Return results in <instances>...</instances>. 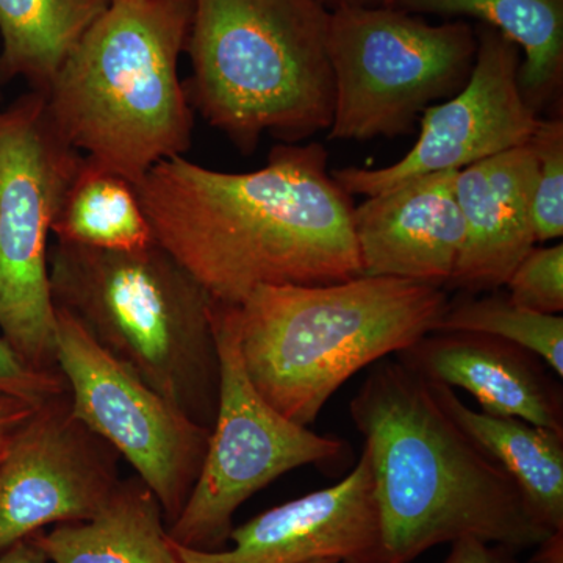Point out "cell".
Segmentation results:
<instances>
[{
	"label": "cell",
	"mask_w": 563,
	"mask_h": 563,
	"mask_svg": "<svg viewBox=\"0 0 563 563\" xmlns=\"http://www.w3.org/2000/svg\"><path fill=\"white\" fill-rule=\"evenodd\" d=\"M313 563H346V562H340V561H321V562H313Z\"/></svg>",
	"instance_id": "obj_31"
},
{
	"label": "cell",
	"mask_w": 563,
	"mask_h": 563,
	"mask_svg": "<svg viewBox=\"0 0 563 563\" xmlns=\"http://www.w3.org/2000/svg\"><path fill=\"white\" fill-rule=\"evenodd\" d=\"M232 548L198 551L174 542L185 563H385L372 466L362 453L339 484L257 515L231 533Z\"/></svg>",
	"instance_id": "obj_13"
},
{
	"label": "cell",
	"mask_w": 563,
	"mask_h": 563,
	"mask_svg": "<svg viewBox=\"0 0 563 563\" xmlns=\"http://www.w3.org/2000/svg\"><path fill=\"white\" fill-rule=\"evenodd\" d=\"M329 10L342 9V7H390L391 0H320Z\"/></svg>",
	"instance_id": "obj_30"
},
{
	"label": "cell",
	"mask_w": 563,
	"mask_h": 563,
	"mask_svg": "<svg viewBox=\"0 0 563 563\" xmlns=\"http://www.w3.org/2000/svg\"><path fill=\"white\" fill-rule=\"evenodd\" d=\"M429 385L444 412L512 477L537 521L550 532L563 529V433L520 418L476 412L454 388Z\"/></svg>",
	"instance_id": "obj_18"
},
{
	"label": "cell",
	"mask_w": 563,
	"mask_h": 563,
	"mask_svg": "<svg viewBox=\"0 0 563 563\" xmlns=\"http://www.w3.org/2000/svg\"><path fill=\"white\" fill-rule=\"evenodd\" d=\"M3 453H5V446L0 448V461H2Z\"/></svg>",
	"instance_id": "obj_32"
},
{
	"label": "cell",
	"mask_w": 563,
	"mask_h": 563,
	"mask_svg": "<svg viewBox=\"0 0 563 563\" xmlns=\"http://www.w3.org/2000/svg\"><path fill=\"white\" fill-rule=\"evenodd\" d=\"M455 174L417 177L355 207L363 276L448 287L463 243Z\"/></svg>",
	"instance_id": "obj_14"
},
{
	"label": "cell",
	"mask_w": 563,
	"mask_h": 563,
	"mask_svg": "<svg viewBox=\"0 0 563 563\" xmlns=\"http://www.w3.org/2000/svg\"><path fill=\"white\" fill-rule=\"evenodd\" d=\"M191 13L192 0H110L44 91L70 146L135 187L191 146L179 77Z\"/></svg>",
	"instance_id": "obj_4"
},
{
	"label": "cell",
	"mask_w": 563,
	"mask_h": 563,
	"mask_svg": "<svg viewBox=\"0 0 563 563\" xmlns=\"http://www.w3.org/2000/svg\"><path fill=\"white\" fill-rule=\"evenodd\" d=\"M110 0H0V81L49 90L63 63Z\"/></svg>",
	"instance_id": "obj_20"
},
{
	"label": "cell",
	"mask_w": 563,
	"mask_h": 563,
	"mask_svg": "<svg viewBox=\"0 0 563 563\" xmlns=\"http://www.w3.org/2000/svg\"><path fill=\"white\" fill-rule=\"evenodd\" d=\"M517 551L501 544L485 543L476 537H465L451 543V551L443 563H518Z\"/></svg>",
	"instance_id": "obj_26"
},
{
	"label": "cell",
	"mask_w": 563,
	"mask_h": 563,
	"mask_svg": "<svg viewBox=\"0 0 563 563\" xmlns=\"http://www.w3.org/2000/svg\"><path fill=\"white\" fill-rule=\"evenodd\" d=\"M435 331L485 333L533 352L563 377V317L518 306L509 295L492 291L483 298L451 302Z\"/></svg>",
	"instance_id": "obj_22"
},
{
	"label": "cell",
	"mask_w": 563,
	"mask_h": 563,
	"mask_svg": "<svg viewBox=\"0 0 563 563\" xmlns=\"http://www.w3.org/2000/svg\"><path fill=\"white\" fill-rule=\"evenodd\" d=\"M0 563H51L46 553L33 537L22 539L20 542L0 550Z\"/></svg>",
	"instance_id": "obj_28"
},
{
	"label": "cell",
	"mask_w": 563,
	"mask_h": 563,
	"mask_svg": "<svg viewBox=\"0 0 563 563\" xmlns=\"http://www.w3.org/2000/svg\"><path fill=\"white\" fill-rule=\"evenodd\" d=\"M51 563H185L154 493L139 476L122 479L88 521L33 533Z\"/></svg>",
	"instance_id": "obj_17"
},
{
	"label": "cell",
	"mask_w": 563,
	"mask_h": 563,
	"mask_svg": "<svg viewBox=\"0 0 563 563\" xmlns=\"http://www.w3.org/2000/svg\"><path fill=\"white\" fill-rule=\"evenodd\" d=\"M409 13L474 18L514 41L523 54L520 90L537 113L563 84V0H391Z\"/></svg>",
	"instance_id": "obj_19"
},
{
	"label": "cell",
	"mask_w": 563,
	"mask_h": 563,
	"mask_svg": "<svg viewBox=\"0 0 563 563\" xmlns=\"http://www.w3.org/2000/svg\"><path fill=\"white\" fill-rule=\"evenodd\" d=\"M331 18L320 0H192L184 81L192 110L243 154L265 135L301 143L329 131Z\"/></svg>",
	"instance_id": "obj_5"
},
{
	"label": "cell",
	"mask_w": 563,
	"mask_h": 563,
	"mask_svg": "<svg viewBox=\"0 0 563 563\" xmlns=\"http://www.w3.org/2000/svg\"><path fill=\"white\" fill-rule=\"evenodd\" d=\"M211 321L221 365L217 420L190 498L168 526L173 542L198 551L228 547L236 510L255 493L292 470L336 462L347 450L342 440L318 435L265 401L244 368L224 303L211 301Z\"/></svg>",
	"instance_id": "obj_9"
},
{
	"label": "cell",
	"mask_w": 563,
	"mask_h": 563,
	"mask_svg": "<svg viewBox=\"0 0 563 563\" xmlns=\"http://www.w3.org/2000/svg\"><path fill=\"white\" fill-rule=\"evenodd\" d=\"M529 144L537 158L533 231L547 243L563 235V121L540 120Z\"/></svg>",
	"instance_id": "obj_23"
},
{
	"label": "cell",
	"mask_w": 563,
	"mask_h": 563,
	"mask_svg": "<svg viewBox=\"0 0 563 563\" xmlns=\"http://www.w3.org/2000/svg\"><path fill=\"white\" fill-rule=\"evenodd\" d=\"M476 62L457 95L421 114L412 150L380 169L343 168L332 177L351 196L383 195L428 174L461 172L493 155L528 144L540 118L520 90V47L487 24L474 27Z\"/></svg>",
	"instance_id": "obj_11"
},
{
	"label": "cell",
	"mask_w": 563,
	"mask_h": 563,
	"mask_svg": "<svg viewBox=\"0 0 563 563\" xmlns=\"http://www.w3.org/2000/svg\"><path fill=\"white\" fill-rule=\"evenodd\" d=\"M350 415L365 437L385 563L465 537L520 551L550 536L512 477L401 362L369 366Z\"/></svg>",
	"instance_id": "obj_2"
},
{
	"label": "cell",
	"mask_w": 563,
	"mask_h": 563,
	"mask_svg": "<svg viewBox=\"0 0 563 563\" xmlns=\"http://www.w3.org/2000/svg\"><path fill=\"white\" fill-rule=\"evenodd\" d=\"M60 243L132 252L155 242L135 185L85 157L52 224Z\"/></svg>",
	"instance_id": "obj_21"
},
{
	"label": "cell",
	"mask_w": 563,
	"mask_h": 563,
	"mask_svg": "<svg viewBox=\"0 0 563 563\" xmlns=\"http://www.w3.org/2000/svg\"><path fill=\"white\" fill-rule=\"evenodd\" d=\"M504 287L518 306L536 312L561 314L563 312V244L533 247L518 263Z\"/></svg>",
	"instance_id": "obj_24"
},
{
	"label": "cell",
	"mask_w": 563,
	"mask_h": 563,
	"mask_svg": "<svg viewBox=\"0 0 563 563\" xmlns=\"http://www.w3.org/2000/svg\"><path fill=\"white\" fill-rule=\"evenodd\" d=\"M68 393L60 369L35 368L0 333V396L40 407Z\"/></svg>",
	"instance_id": "obj_25"
},
{
	"label": "cell",
	"mask_w": 563,
	"mask_h": 563,
	"mask_svg": "<svg viewBox=\"0 0 563 563\" xmlns=\"http://www.w3.org/2000/svg\"><path fill=\"white\" fill-rule=\"evenodd\" d=\"M412 563H415V562H412Z\"/></svg>",
	"instance_id": "obj_34"
},
{
	"label": "cell",
	"mask_w": 563,
	"mask_h": 563,
	"mask_svg": "<svg viewBox=\"0 0 563 563\" xmlns=\"http://www.w3.org/2000/svg\"><path fill=\"white\" fill-rule=\"evenodd\" d=\"M136 192L155 242L211 301L235 306L261 287L363 276L352 196L328 172L320 143H282L251 173L169 158Z\"/></svg>",
	"instance_id": "obj_1"
},
{
	"label": "cell",
	"mask_w": 563,
	"mask_h": 563,
	"mask_svg": "<svg viewBox=\"0 0 563 563\" xmlns=\"http://www.w3.org/2000/svg\"><path fill=\"white\" fill-rule=\"evenodd\" d=\"M396 361L429 383L468 391L485 413L563 433L561 377L518 344L485 333L433 331Z\"/></svg>",
	"instance_id": "obj_15"
},
{
	"label": "cell",
	"mask_w": 563,
	"mask_h": 563,
	"mask_svg": "<svg viewBox=\"0 0 563 563\" xmlns=\"http://www.w3.org/2000/svg\"><path fill=\"white\" fill-rule=\"evenodd\" d=\"M121 459L74 413L69 393L36 407L0 461V550L95 518L120 487Z\"/></svg>",
	"instance_id": "obj_12"
},
{
	"label": "cell",
	"mask_w": 563,
	"mask_h": 563,
	"mask_svg": "<svg viewBox=\"0 0 563 563\" xmlns=\"http://www.w3.org/2000/svg\"><path fill=\"white\" fill-rule=\"evenodd\" d=\"M52 302L192 421L213 428L221 365L211 298L154 242L132 252L55 242Z\"/></svg>",
	"instance_id": "obj_6"
},
{
	"label": "cell",
	"mask_w": 563,
	"mask_h": 563,
	"mask_svg": "<svg viewBox=\"0 0 563 563\" xmlns=\"http://www.w3.org/2000/svg\"><path fill=\"white\" fill-rule=\"evenodd\" d=\"M476 52L470 22L429 24L396 7L332 10L335 103L329 139L409 135L422 111L468 84Z\"/></svg>",
	"instance_id": "obj_7"
},
{
	"label": "cell",
	"mask_w": 563,
	"mask_h": 563,
	"mask_svg": "<svg viewBox=\"0 0 563 563\" xmlns=\"http://www.w3.org/2000/svg\"><path fill=\"white\" fill-rule=\"evenodd\" d=\"M57 363L74 413L131 463L172 526L201 473L211 429L166 401L63 310Z\"/></svg>",
	"instance_id": "obj_10"
},
{
	"label": "cell",
	"mask_w": 563,
	"mask_h": 563,
	"mask_svg": "<svg viewBox=\"0 0 563 563\" xmlns=\"http://www.w3.org/2000/svg\"><path fill=\"white\" fill-rule=\"evenodd\" d=\"M36 407L20 399L0 396V448L7 446L14 432L35 412Z\"/></svg>",
	"instance_id": "obj_27"
},
{
	"label": "cell",
	"mask_w": 563,
	"mask_h": 563,
	"mask_svg": "<svg viewBox=\"0 0 563 563\" xmlns=\"http://www.w3.org/2000/svg\"><path fill=\"white\" fill-rule=\"evenodd\" d=\"M536 177L537 158L529 143L455 174L463 243L448 287L481 295L507 284L518 263L536 247Z\"/></svg>",
	"instance_id": "obj_16"
},
{
	"label": "cell",
	"mask_w": 563,
	"mask_h": 563,
	"mask_svg": "<svg viewBox=\"0 0 563 563\" xmlns=\"http://www.w3.org/2000/svg\"><path fill=\"white\" fill-rule=\"evenodd\" d=\"M224 306L251 383L277 412L309 428L354 374L435 331L450 299L444 288L358 276L261 287Z\"/></svg>",
	"instance_id": "obj_3"
},
{
	"label": "cell",
	"mask_w": 563,
	"mask_h": 563,
	"mask_svg": "<svg viewBox=\"0 0 563 563\" xmlns=\"http://www.w3.org/2000/svg\"><path fill=\"white\" fill-rule=\"evenodd\" d=\"M2 85H3L2 81H0V88H2Z\"/></svg>",
	"instance_id": "obj_33"
},
{
	"label": "cell",
	"mask_w": 563,
	"mask_h": 563,
	"mask_svg": "<svg viewBox=\"0 0 563 563\" xmlns=\"http://www.w3.org/2000/svg\"><path fill=\"white\" fill-rule=\"evenodd\" d=\"M81 161L44 92L31 90L0 109V332L35 368L60 369L49 236Z\"/></svg>",
	"instance_id": "obj_8"
},
{
	"label": "cell",
	"mask_w": 563,
	"mask_h": 563,
	"mask_svg": "<svg viewBox=\"0 0 563 563\" xmlns=\"http://www.w3.org/2000/svg\"><path fill=\"white\" fill-rule=\"evenodd\" d=\"M536 548L531 563H563V529L551 532Z\"/></svg>",
	"instance_id": "obj_29"
}]
</instances>
